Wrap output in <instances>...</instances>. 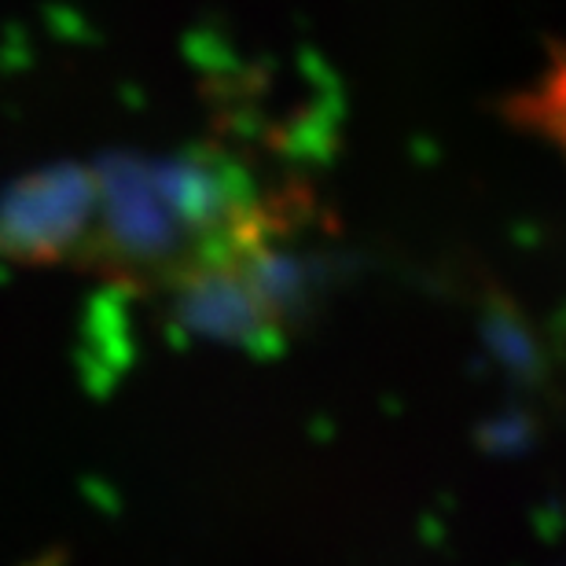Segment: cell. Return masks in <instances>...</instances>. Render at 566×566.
<instances>
[{
  "label": "cell",
  "mask_w": 566,
  "mask_h": 566,
  "mask_svg": "<svg viewBox=\"0 0 566 566\" xmlns=\"http://www.w3.org/2000/svg\"><path fill=\"white\" fill-rule=\"evenodd\" d=\"M512 115L515 122H523L534 137L559 147L566 155V55L563 60H552L548 71L515 99Z\"/></svg>",
  "instance_id": "obj_1"
}]
</instances>
